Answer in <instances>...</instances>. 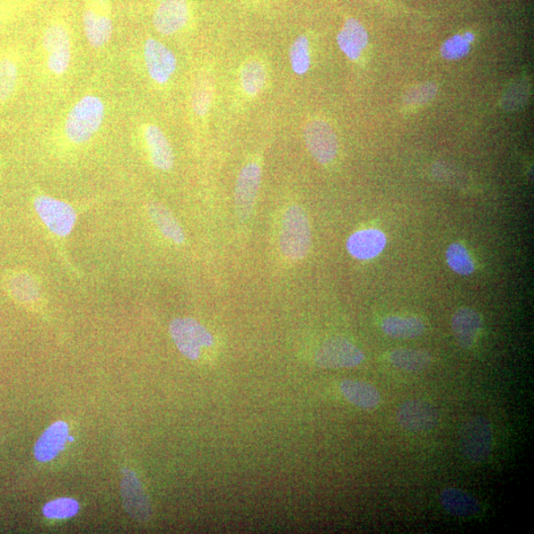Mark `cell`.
Masks as SVG:
<instances>
[{
  "label": "cell",
  "mask_w": 534,
  "mask_h": 534,
  "mask_svg": "<svg viewBox=\"0 0 534 534\" xmlns=\"http://www.w3.org/2000/svg\"><path fill=\"white\" fill-rule=\"evenodd\" d=\"M111 118V103L98 87L76 96L56 120L55 132L66 144L83 147L102 133Z\"/></svg>",
  "instance_id": "obj_2"
},
{
  "label": "cell",
  "mask_w": 534,
  "mask_h": 534,
  "mask_svg": "<svg viewBox=\"0 0 534 534\" xmlns=\"http://www.w3.org/2000/svg\"><path fill=\"white\" fill-rule=\"evenodd\" d=\"M147 209L148 216L166 239L177 244L185 243V232L168 207L156 203V201H152L147 204Z\"/></svg>",
  "instance_id": "obj_23"
},
{
  "label": "cell",
  "mask_w": 534,
  "mask_h": 534,
  "mask_svg": "<svg viewBox=\"0 0 534 534\" xmlns=\"http://www.w3.org/2000/svg\"><path fill=\"white\" fill-rule=\"evenodd\" d=\"M6 286L13 299L22 303H32L39 299V286L29 275L13 274L8 277Z\"/></svg>",
  "instance_id": "obj_27"
},
{
  "label": "cell",
  "mask_w": 534,
  "mask_h": 534,
  "mask_svg": "<svg viewBox=\"0 0 534 534\" xmlns=\"http://www.w3.org/2000/svg\"><path fill=\"white\" fill-rule=\"evenodd\" d=\"M189 20L187 0H161L157 4L153 23L163 36H171L186 28Z\"/></svg>",
  "instance_id": "obj_14"
},
{
  "label": "cell",
  "mask_w": 534,
  "mask_h": 534,
  "mask_svg": "<svg viewBox=\"0 0 534 534\" xmlns=\"http://www.w3.org/2000/svg\"><path fill=\"white\" fill-rule=\"evenodd\" d=\"M122 497L128 514L139 522L150 519L151 506L141 482L132 471H126L122 481Z\"/></svg>",
  "instance_id": "obj_16"
},
{
  "label": "cell",
  "mask_w": 534,
  "mask_h": 534,
  "mask_svg": "<svg viewBox=\"0 0 534 534\" xmlns=\"http://www.w3.org/2000/svg\"><path fill=\"white\" fill-rule=\"evenodd\" d=\"M389 361L402 371L418 372L432 364L433 357L426 350L398 348L390 353Z\"/></svg>",
  "instance_id": "obj_25"
},
{
  "label": "cell",
  "mask_w": 534,
  "mask_h": 534,
  "mask_svg": "<svg viewBox=\"0 0 534 534\" xmlns=\"http://www.w3.org/2000/svg\"><path fill=\"white\" fill-rule=\"evenodd\" d=\"M280 250L291 260H301L308 256L312 246L311 227L307 214L299 205L287 208L280 233Z\"/></svg>",
  "instance_id": "obj_4"
},
{
  "label": "cell",
  "mask_w": 534,
  "mask_h": 534,
  "mask_svg": "<svg viewBox=\"0 0 534 534\" xmlns=\"http://www.w3.org/2000/svg\"><path fill=\"white\" fill-rule=\"evenodd\" d=\"M397 421L407 431L424 432L432 430L439 423V413L430 402L410 400L398 409Z\"/></svg>",
  "instance_id": "obj_13"
},
{
  "label": "cell",
  "mask_w": 534,
  "mask_h": 534,
  "mask_svg": "<svg viewBox=\"0 0 534 534\" xmlns=\"http://www.w3.org/2000/svg\"><path fill=\"white\" fill-rule=\"evenodd\" d=\"M360 348L344 338H332L325 341L315 355V363L323 370L350 369L364 361Z\"/></svg>",
  "instance_id": "obj_9"
},
{
  "label": "cell",
  "mask_w": 534,
  "mask_h": 534,
  "mask_svg": "<svg viewBox=\"0 0 534 534\" xmlns=\"http://www.w3.org/2000/svg\"><path fill=\"white\" fill-rule=\"evenodd\" d=\"M291 63L296 75L303 76L311 66L310 44L306 36L297 38L291 48Z\"/></svg>",
  "instance_id": "obj_30"
},
{
  "label": "cell",
  "mask_w": 534,
  "mask_h": 534,
  "mask_svg": "<svg viewBox=\"0 0 534 534\" xmlns=\"http://www.w3.org/2000/svg\"><path fill=\"white\" fill-rule=\"evenodd\" d=\"M338 44L349 60H356L369 44V34L360 21L348 19L338 35Z\"/></svg>",
  "instance_id": "obj_20"
},
{
  "label": "cell",
  "mask_w": 534,
  "mask_h": 534,
  "mask_svg": "<svg viewBox=\"0 0 534 534\" xmlns=\"http://www.w3.org/2000/svg\"><path fill=\"white\" fill-rule=\"evenodd\" d=\"M143 62L150 80L159 85L168 84L178 68L174 52L153 38H147L143 44Z\"/></svg>",
  "instance_id": "obj_10"
},
{
  "label": "cell",
  "mask_w": 534,
  "mask_h": 534,
  "mask_svg": "<svg viewBox=\"0 0 534 534\" xmlns=\"http://www.w3.org/2000/svg\"><path fill=\"white\" fill-rule=\"evenodd\" d=\"M34 208L52 234L65 238L73 231L77 217L72 205L54 197L39 195L34 199Z\"/></svg>",
  "instance_id": "obj_8"
},
{
  "label": "cell",
  "mask_w": 534,
  "mask_h": 534,
  "mask_svg": "<svg viewBox=\"0 0 534 534\" xmlns=\"http://www.w3.org/2000/svg\"><path fill=\"white\" fill-rule=\"evenodd\" d=\"M240 81L244 93L253 98L257 96L267 84V71L259 60H250L241 69Z\"/></svg>",
  "instance_id": "obj_28"
},
{
  "label": "cell",
  "mask_w": 534,
  "mask_h": 534,
  "mask_svg": "<svg viewBox=\"0 0 534 534\" xmlns=\"http://www.w3.org/2000/svg\"><path fill=\"white\" fill-rule=\"evenodd\" d=\"M482 327V317L477 311L468 307L458 309L451 320L453 335L463 348L468 349L474 346Z\"/></svg>",
  "instance_id": "obj_17"
},
{
  "label": "cell",
  "mask_w": 534,
  "mask_h": 534,
  "mask_svg": "<svg viewBox=\"0 0 534 534\" xmlns=\"http://www.w3.org/2000/svg\"><path fill=\"white\" fill-rule=\"evenodd\" d=\"M14 12L10 8V10H6L5 7L0 8V32L4 30L5 26L13 20Z\"/></svg>",
  "instance_id": "obj_35"
},
{
  "label": "cell",
  "mask_w": 534,
  "mask_h": 534,
  "mask_svg": "<svg viewBox=\"0 0 534 534\" xmlns=\"http://www.w3.org/2000/svg\"><path fill=\"white\" fill-rule=\"evenodd\" d=\"M470 51V44L461 35L446 40L442 46V56L446 60H459L466 57Z\"/></svg>",
  "instance_id": "obj_33"
},
{
  "label": "cell",
  "mask_w": 534,
  "mask_h": 534,
  "mask_svg": "<svg viewBox=\"0 0 534 534\" xmlns=\"http://www.w3.org/2000/svg\"><path fill=\"white\" fill-rule=\"evenodd\" d=\"M340 392L350 404L363 410H374L380 404V393L370 383L347 379L340 383Z\"/></svg>",
  "instance_id": "obj_22"
},
{
  "label": "cell",
  "mask_w": 534,
  "mask_h": 534,
  "mask_svg": "<svg viewBox=\"0 0 534 534\" xmlns=\"http://www.w3.org/2000/svg\"><path fill=\"white\" fill-rule=\"evenodd\" d=\"M441 503L446 512L460 518H472L481 511L477 498L458 488L444 489L441 494Z\"/></svg>",
  "instance_id": "obj_21"
},
{
  "label": "cell",
  "mask_w": 534,
  "mask_h": 534,
  "mask_svg": "<svg viewBox=\"0 0 534 534\" xmlns=\"http://www.w3.org/2000/svg\"><path fill=\"white\" fill-rule=\"evenodd\" d=\"M261 166L258 163H249L242 169L235 188L236 215L242 221L251 218L261 183Z\"/></svg>",
  "instance_id": "obj_12"
},
{
  "label": "cell",
  "mask_w": 534,
  "mask_h": 534,
  "mask_svg": "<svg viewBox=\"0 0 534 534\" xmlns=\"http://www.w3.org/2000/svg\"><path fill=\"white\" fill-rule=\"evenodd\" d=\"M493 427L482 416L472 417L459 432V446L463 457L472 463L485 462L493 450Z\"/></svg>",
  "instance_id": "obj_6"
},
{
  "label": "cell",
  "mask_w": 534,
  "mask_h": 534,
  "mask_svg": "<svg viewBox=\"0 0 534 534\" xmlns=\"http://www.w3.org/2000/svg\"><path fill=\"white\" fill-rule=\"evenodd\" d=\"M84 37L92 50L107 51L114 32L110 0H85L83 12Z\"/></svg>",
  "instance_id": "obj_5"
},
{
  "label": "cell",
  "mask_w": 534,
  "mask_h": 534,
  "mask_svg": "<svg viewBox=\"0 0 534 534\" xmlns=\"http://www.w3.org/2000/svg\"><path fill=\"white\" fill-rule=\"evenodd\" d=\"M381 329L385 335L397 339H410L422 336L425 323L418 317L391 316L384 319Z\"/></svg>",
  "instance_id": "obj_24"
},
{
  "label": "cell",
  "mask_w": 534,
  "mask_h": 534,
  "mask_svg": "<svg viewBox=\"0 0 534 534\" xmlns=\"http://www.w3.org/2000/svg\"><path fill=\"white\" fill-rule=\"evenodd\" d=\"M446 260L450 267L460 275H470L475 271V265L469 251L461 243H451L446 251Z\"/></svg>",
  "instance_id": "obj_29"
},
{
  "label": "cell",
  "mask_w": 534,
  "mask_h": 534,
  "mask_svg": "<svg viewBox=\"0 0 534 534\" xmlns=\"http://www.w3.org/2000/svg\"><path fill=\"white\" fill-rule=\"evenodd\" d=\"M68 434V426L65 422L52 424L35 445V458L41 462H48L57 458L65 449Z\"/></svg>",
  "instance_id": "obj_19"
},
{
  "label": "cell",
  "mask_w": 534,
  "mask_h": 534,
  "mask_svg": "<svg viewBox=\"0 0 534 534\" xmlns=\"http://www.w3.org/2000/svg\"><path fill=\"white\" fill-rule=\"evenodd\" d=\"M305 143L315 161L328 164L336 159L338 139L334 129L325 120H312L304 129Z\"/></svg>",
  "instance_id": "obj_11"
},
{
  "label": "cell",
  "mask_w": 534,
  "mask_h": 534,
  "mask_svg": "<svg viewBox=\"0 0 534 534\" xmlns=\"http://www.w3.org/2000/svg\"><path fill=\"white\" fill-rule=\"evenodd\" d=\"M139 132L154 168L161 171H171L174 164V154L163 129L154 124H145Z\"/></svg>",
  "instance_id": "obj_15"
},
{
  "label": "cell",
  "mask_w": 534,
  "mask_h": 534,
  "mask_svg": "<svg viewBox=\"0 0 534 534\" xmlns=\"http://www.w3.org/2000/svg\"><path fill=\"white\" fill-rule=\"evenodd\" d=\"M76 40L68 16L58 12L44 25L35 48V78L44 93L60 95L76 66Z\"/></svg>",
  "instance_id": "obj_1"
},
{
  "label": "cell",
  "mask_w": 534,
  "mask_h": 534,
  "mask_svg": "<svg viewBox=\"0 0 534 534\" xmlns=\"http://www.w3.org/2000/svg\"><path fill=\"white\" fill-rule=\"evenodd\" d=\"M28 52L22 43L0 46V109L10 107L22 89Z\"/></svg>",
  "instance_id": "obj_3"
},
{
  "label": "cell",
  "mask_w": 534,
  "mask_h": 534,
  "mask_svg": "<svg viewBox=\"0 0 534 534\" xmlns=\"http://www.w3.org/2000/svg\"><path fill=\"white\" fill-rule=\"evenodd\" d=\"M436 92L437 87L434 83L418 84L408 91L404 96V101L410 105L425 104L432 100Z\"/></svg>",
  "instance_id": "obj_34"
},
{
  "label": "cell",
  "mask_w": 534,
  "mask_h": 534,
  "mask_svg": "<svg viewBox=\"0 0 534 534\" xmlns=\"http://www.w3.org/2000/svg\"><path fill=\"white\" fill-rule=\"evenodd\" d=\"M529 84L523 80L515 81L506 90L502 104L506 110H516L522 107L529 99Z\"/></svg>",
  "instance_id": "obj_32"
},
{
  "label": "cell",
  "mask_w": 534,
  "mask_h": 534,
  "mask_svg": "<svg viewBox=\"0 0 534 534\" xmlns=\"http://www.w3.org/2000/svg\"><path fill=\"white\" fill-rule=\"evenodd\" d=\"M214 87L211 78L207 75H199L195 78L191 91V108L198 117L207 116L211 108Z\"/></svg>",
  "instance_id": "obj_26"
},
{
  "label": "cell",
  "mask_w": 534,
  "mask_h": 534,
  "mask_svg": "<svg viewBox=\"0 0 534 534\" xmlns=\"http://www.w3.org/2000/svg\"><path fill=\"white\" fill-rule=\"evenodd\" d=\"M80 510V505L71 498H57L44 506L43 513L49 519L64 520L72 518Z\"/></svg>",
  "instance_id": "obj_31"
},
{
  "label": "cell",
  "mask_w": 534,
  "mask_h": 534,
  "mask_svg": "<svg viewBox=\"0 0 534 534\" xmlns=\"http://www.w3.org/2000/svg\"><path fill=\"white\" fill-rule=\"evenodd\" d=\"M387 246V236L374 229L358 231L349 236L347 248L357 259H371L380 255Z\"/></svg>",
  "instance_id": "obj_18"
},
{
  "label": "cell",
  "mask_w": 534,
  "mask_h": 534,
  "mask_svg": "<svg viewBox=\"0 0 534 534\" xmlns=\"http://www.w3.org/2000/svg\"><path fill=\"white\" fill-rule=\"evenodd\" d=\"M171 337L179 352L191 361H197L201 348L214 345V338L203 325L191 318H178L170 325Z\"/></svg>",
  "instance_id": "obj_7"
},
{
  "label": "cell",
  "mask_w": 534,
  "mask_h": 534,
  "mask_svg": "<svg viewBox=\"0 0 534 534\" xmlns=\"http://www.w3.org/2000/svg\"><path fill=\"white\" fill-rule=\"evenodd\" d=\"M463 37L466 38L469 44H471L473 41H474V36H473V34H471V33L464 34Z\"/></svg>",
  "instance_id": "obj_36"
}]
</instances>
